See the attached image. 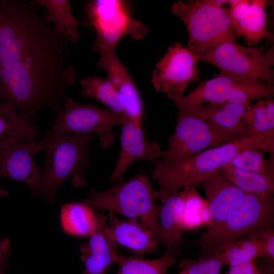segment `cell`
Listing matches in <instances>:
<instances>
[{"mask_svg":"<svg viewBox=\"0 0 274 274\" xmlns=\"http://www.w3.org/2000/svg\"><path fill=\"white\" fill-rule=\"evenodd\" d=\"M253 148L273 153L274 135L251 136L238 141L223 144L207 149L176 163L155 161L152 178L159 185V190L155 191V199L162 202L180 188L196 187L200 182L231 163L241 153Z\"/></svg>","mask_w":274,"mask_h":274,"instance_id":"cell-1","label":"cell"},{"mask_svg":"<svg viewBox=\"0 0 274 274\" xmlns=\"http://www.w3.org/2000/svg\"><path fill=\"white\" fill-rule=\"evenodd\" d=\"M94 139L93 134H67L49 128L39 142L44 153V162L38 182L30 188L31 193L53 203L56 191L66 180L72 179L75 187L83 186L89 162V146Z\"/></svg>","mask_w":274,"mask_h":274,"instance_id":"cell-2","label":"cell"},{"mask_svg":"<svg viewBox=\"0 0 274 274\" xmlns=\"http://www.w3.org/2000/svg\"><path fill=\"white\" fill-rule=\"evenodd\" d=\"M155 191L148 178L139 173L105 191L91 190L82 202L93 210L118 214L139 221L154 234L165 251L176 257L180 247L172 244L161 228L159 206L154 202Z\"/></svg>","mask_w":274,"mask_h":274,"instance_id":"cell-3","label":"cell"},{"mask_svg":"<svg viewBox=\"0 0 274 274\" xmlns=\"http://www.w3.org/2000/svg\"><path fill=\"white\" fill-rule=\"evenodd\" d=\"M228 1L188 0L175 2L174 15L185 24L187 48L198 56L211 52L223 43L238 39L227 10Z\"/></svg>","mask_w":274,"mask_h":274,"instance_id":"cell-4","label":"cell"},{"mask_svg":"<svg viewBox=\"0 0 274 274\" xmlns=\"http://www.w3.org/2000/svg\"><path fill=\"white\" fill-rule=\"evenodd\" d=\"M274 198L245 194L226 220L196 241L201 254L220 252L229 244L262 228H273Z\"/></svg>","mask_w":274,"mask_h":274,"instance_id":"cell-5","label":"cell"},{"mask_svg":"<svg viewBox=\"0 0 274 274\" xmlns=\"http://www.w3.org/2000/svg\"><path fill=\"white\" fill-rule=\"evenodd\" d=\"M127 2L118 0H95L86 7L88 21L96 32L92 46L99 54L115 52L121 39L130 35L135 40L144 38L148 32L145 25L131 17Z\"/></svg>","mask_w":274,"mask_h":274,"instance_id":"cell-6","label":"cell"},{"mask_svg":"<svg viewBox=\"0 0 274 274\" xmlns=\"http://www.w3.org/2000/svg\"><path fill=\"white\" fill-rule=\"evenodd\" d=\"M198 58L217 68L220 74L273 85V46L264 52L260 48L229 41Z\"/></svg>","mask_w":274,"mask_h":274,"instance_id":"cell-7","label":"cell"},{"mask_svg":"<svg viewBox=\"0 0 274 274\" xmlns=\"http://www.w3.org/2000/svg\"><path fill=\"white\" fill-rule=\"evenodd\" d=\"M63 100L64 109L55 113L53 128L67 134L96 133L102 148L109 147L114 141L113 127L121 126L129 119L125 114L101 109L92 104H80L66 96Z\"/></svg>","mask_w":274,"mask_h":274,"instance_id":"cell-8","label":"cell"},{"mask_svg":"<svg viewBox=\"0 0 274 274\" xmlns=\"http://www.w3.org/2000/svg\"><path fill=\"white\" fill-rule=\"evenodd\" d=\"M198 56L178 43L168 47L157 63L151 82L157 92L168 98L182 96L188 85L198 78Z\"/></svg>","mask_w":274,"mask_h":274,"instance_id":"cell-9","label":"cell"},{"mask_svg":"<svg viewBox=\"0 0 274 274\" xmlns=\"http://www.w3.org/2000/svg\"><path fill=\"white\" fill-rule=\"evenodd\" d=\"M178 110L175 130L161 154L162 161L167 163L180 162L214 147L208 122L191 110Z\"/></svg>","mask_w":274,"mask_h":274,"instance_id":"cell-10","label":"cell"},{"mask_svg":"<svg viewBox=\"0 0 274 274\" xmlns=\"http://www.w3.org/2000/svg\"><path fill=\"white\" fill-rule=\"evenodd\" d=\"M252 104H200L191 110L206 120L213 137V147L248 138L246 118Z\"/></svg>","mask_w":274,"mask_h":274,"instance_id":"cell-11","label":"cell"},{"mask_svg":"<svg viewBox=\"0 0 274 274\" xmlns=\"http://www.w3.org/2000/svg\"><path fill=\"white\" fill-rule=\"evenodd\" d=\"M121 127L120 150L110 182L123 181L125 171L135 161L154 162L161 157L162 151L159 145L155 141L147 140L142 121L129 118Z\"/></svg>","mask_w":274,"mask_h":274,"instance_id":"cell-12","label":"cell"},{"mask_svg":"<svg viewBox=\"0 0 274 274\" xmlns=\"http://www.w3.org/2000/svg\"><path fill=\"white\" fill-rule=\"evenodd\" d=\"M41 152L36 140L9 143L0 148V177L25 183L30 188L38 182L41 170L35 155Z\"/></svg>","mask_w":274,"mask_h":274,"instance_id":"cell-13","label":"cell"},{"mask_svg":"<svg viewBox=\"0 0 274 274\" xmlns=\"http://www.w3.org/2000/svg\"><path fill=\"white\" fill-rule=\"evenodd\" d=\"M265 0L228 1L227 8L237 38L243 37L250 46L264 40H273L267 28Z\"/></svg>","mask_w":274,"mask_h":274,"instance_id":"cell-14","label":"cell"},{"mask_svg":"<svg viewBox=\"0 0 274 274\" xmlns=\"http://www.w3.org/2000/svg\"><path fill=\"white\" fill-rule=\"evenodd\" d=\"M196 186H200L205 194L211 217L210 223L204 234L210 233L218 228L245 194L221 170L211 175Z\"/></svg>","mask_w":274,"mask_h":274,"instance_id":"cell-15","label":"cell"},{"mask_svg":"<svg viewBox=\"0 0 274 274\" xmlns=\"http://www.w3.org/2000/svg\"><path fill=\"white\" fill-rule=\"evenodd\" d=\"M89 237L80 247L81 259L85 267L83 274H106L116 263L119 254L102 214L96 213L95 228Z\"/></svg>","mask_w":274,"mask_h":274,"instance_id":"cell-16","label":"cell"},{"mask_svg":"<svg viewBox=\"0 0 274 274\" xmlns=\"http://www.w3.org/2000/svg\"><path fill=\"white\" fill-rule=\"evenodd\" d=\"M97 66L103 68L121 96L126 113L131 119L142 120L143 108L138 89L126 68L120 61L115 52L99 54Z\"/></svg>","mask_w":274,"mask_h":274,"instance_id":"cell-17","label":"cell"},{"mask_svg":"<svg viewBox=\"0 0 274 274\" xmlns=\"http://www.w3.org/2000/svg\"><path fill=\"white\" fill-rule=\"evenodd\" d=\"M108 227L110 234L116 244L131 250L138 255L158 251L160 242L150 229L137 220H120L111 214Z\"/></svg>","mask_w":274,"mask_h":274,"instance_id":"cell-18","label":"cell"},{"mask_svg":"<svg viewBox=\"0 0 274 274\" xmlns=\"http://www.w3.org/2000/svg\"><path fill=\"white\" fill-rule=\"evenodd\" d=\"M245 80L219 73L201 82L187 95L175 97L172 99L178 109H189L204 103L224 104L230 91Z\"/></svg>","mask_w":274,"mask_h":274,"instance_id":"cell-19","label":"cell"},{"mask_svg":"<svg viewBox=\"0 0 274 274\" xmlns=\"http://www.w3.org/2000/svg\"><path fill=\"white\" fill-rule=\"evenodd\" d=\"M185 200L184 189L166 198L159 206L158 219L161 228L166 238L180 247L186 231L183 222Z\"/></svg>","mask_w":274,"mask_h":274,"instance_id":"cell-20","label":"cell"},{"mask_svg":"<svg viewBox=\"0 0 274 274\" xmlns=\"http://www.w3.org/2000/svg\"><path fill=\"white\" fill-rule=\"evenodd\" d=\"M38 132L37 126L20 116L11 106L0 102V148L15 141L36 140Z\"/></svg>","mask_w":274,"mask_h":274,"instance_id":"cell-21","label":"cell"},{"mask_svg":"<svg viewBox=\"0 0 274 274\" xmlns=\"http://www.w3.org/2000/svg\"><path fill=\"white\" fill-rule=\"evenodd\" d=\"M96 213L81 202L61 205L60 222L63 230L72 235L89 236L95 225Z\"/></svg>","mask_w":274,"mask_h":274,"instance_id":"cell-22","label":"cell"},{"mask_svg":"<svg viewBox=\"0 0 274 274\" xmlns=\"http://www.w3.org/2000/svg\"><path fill=\"white\" fill-rule=\"evenodd\" d=\"M222 173L245 194L271 198L274 194V180L252 172L241 170L230 163L220 169Z\"/></svg>","mask_w":274,"mask_h":274,"instance_id":"cell-23","label":"cell"},{"mask_svg":"<svg viewBox=\"0 0 274 274\" xmlns=\"http://www.w3.org/2000/svg\"><path fill=\"white\" fill-rule=\"evenodd\" d=\"M37 5L43 6L47 10L45 16L49 22L68 41L77 42L80 33L79 22L73 16L67 0H34Z\"/></svg>","mask_w":274,"mask_h":274,"instance_id":"cell-24","label":"cell"},{"mask_svg":"<svg viewBox=\"0 0 274 274\" xmlns=\"http://www.w3.org/2000/svg\"><path fill=\"white\" fill-rule=\"evenodd\" d=\"M80 83L82 96L94 98L110 110L126 115L123 98L109 78L92 75L83 79Z\"/></svg>","mask_w":274,"mask_h":274,"instance_id":"cell-25","label":"cell"},{"mask_svg":"<svg viewBox=\"0 0 274 274\" xmlns=\"http://www.w3.org/2000/svg\"><path fill=\"white\" fill-rule=\"evenodd\" d=\"M176 258L166 251L155 259H147L136 256L126 258L119 254L116 261L119 268L116 274H165L175 262Z\"/></svg>","mask_w":274,"mask_h":274,"instance_id":"cell-26","label":"cell"},{"mask_svg":"<svg viewBox=\"0 0 274 274\" xmlns=\"http://www.w3.org/2000/svg\"><path fill=\"white\" fill-rule=\"evenodd\" d=\"M185 200L183 212V222L185 230L202 226L207 227L211 222L208 205L206 199L198 193L196 187L183 188Z\"/></svg>","mask_w":274,"mask_h":274,"instance_id":"cell-27","label":"cell"},{"mask_svg":"<svg viewBox=\"0 0 274 274\" xmlns=\"http://www.w3.org/2000/svg\"><path fill=\"white\" fill-rule=\"evenodd\" d=\"M221 252L225 265L229 267L255 262L261 257L262 243L254 233L229 244Z\"/></svg>","mask_w":274,"mask_h":274,"instance_id":"cell-28","label":"cell"},{"mask_svg":"<svg viewBox=\"0 0 274 274\" xmlns=\"http://www.w3.org/2000/svg\"><path fill=\"white\" fill-rule=\"evenodd\" d=\"M246 123L248 137L274 134V100H258L249 110Z\"/></svg>","mask_w":274,"mask_h":274,"instance_id":"cell-29","label":"cell"},{"mask_svg":"<svg viewBox=\"0 0 274 274\" xmlns=\"http://www.w3.org/2000/svg\"><path fill=\"white\" fill-rule=\"evenodd\" d=\"M230 164L241 170L260 173L274 180V153L267 159L262 150L249 149L238 154Z\"/></svg>","mask_w":274,"mask_h":274,"instance_id":"cell-30","label":"cell"},{"mask_svg":"<svg viewBox=\"0 0 274 274\" xmlns=\"http://www.w3.org/2000/svg\"><path fill=\"white\" fill-rule=\"evenodd\" d=\"M224 265L221 251L200 254L196 259H182L178 262V267L187 274H220Z\"/></svg>","mask_w":274,"mask_h":274,"instance_id":"cell-31","label":"cell"},{"mask_svg":"<svg viewBox=\"0 0 274 274\" xmlns=\"http://www.w3.org/2000/svg\"><path fill=\"white\" fill-rule=\"evenodd\" d=\"M262 243V254L260 258L264 261L274 264V230L273 228H264L255 233Z\"/></svg>","mask_w":274,"mask_h":274,"instance_id":"cell-32","label":"cell"},{"mask_svg":"<svg viewBox=\"0 0 274 274\" xmlns=\"http://www.w3.org/2000/svg\"><path fill=\"white\" fill-rule=\"evenodd\" d=\"M0 246L3 252V259L0 265V274H5L7 262L11 252L10 239L8 237L2 238L0 242Z\"/></svg>","mask_w":274,"mask_h":274,"instance_id":"cell-33","label":"cell"},{"mask_svg":"<svg viewBox=\"0 0 274 274\" xmlns=\"http://www.w3.org/2000/svg\"><path fill=\"white\" fill-rule=\"evenodd\" d=\"M241 274H260L259 267L255 262H249L239 264Z\"/></svg>","mask_w":274,"mask_h":274,"instance_id":"cell-34","label":"cell"},{"mask_svg":"<svg viewBox=\"0 0 274 274\" xmlns=\"http://www.w3.org/2000/svg\"><path fill=\"white\" fill-rule=\"evenodd\" d=\"M257 264L260 269V274H274V264L264 261L263 262Z\"/></svg>","mask_w":274,"mask_h":274,"instance_id":"cell-35","label":"cell"},{"mask_svg":"<svg viewBox=\"0 0 274 274\" xmlns=\"http://www.w3.org/2000/svg\"><path fill=\"white\" fill-rule=\"evenodd\" d=\"M225 274H241L239 265L229 267Z\"/></svg>","mask_w":274,"mask_h":274,"instance_id":"cell-36","label":"cell"},{"mask_svg":"<svg viewBox=\"0 0 274 274\" xmlns=\"http://www.w3.org/2000/svg\"><path fill=\"white\" fill-rule=\"evenodd\" d=\"M8 195V192L7 190L2 188V186L0 184V197L5 198Z\"/></svg>","mask_w":274,"mask_h":274,"instance_id":"cell-37","label":"cell"},{"mask_svg":"<svg viewBox=\"0 0 274 274\" xmlns=\"http://www.w3.org/2000/svg\"><path fill=\"white\" fill-rule=\"evenodd\" d=\"M3 252L2 247L0 246V265L3 259Z\"/></svg>","mask_w":274,"mask_h":274,"instance_id":"cell-38","label":"cell"},{"mask_svg":"<svg viewBox=\"0 0 274 274\" xmlns=\"http://www.w3.org/2000/svg\"><path fill=\"white\" fill-rule=\"evenodd\" d=\"M177 274H187L184 270H181V271Z\"/></svg>","mask_w":274,"mask_h":274,"instance_id":"cell-39","label":"cell"}]
</instances>
